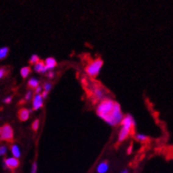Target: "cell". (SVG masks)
I'll return each mask as SVG.
<instances>
[{
  "instance_id": "1",
  "label": "cell",
  "mask_w": 173,
  "mask_h": 173,
  "mask_svg": "<svg viewBox=\"0 0 173 173\" xmlns=\"http://www.w3.org/2000/svg\"><path fill=\"white\" fill-rule=\"evenodd\" d=\"M97 115L110 125H117L121 123L123 113L120 105L111 99L103 100L96 109Z\"/></svg>"
},
{
  "instance_id": "2",
  "label": "cell",
  "mask_w": 173,
  "mask_h": 173,
  "mask_svg": "<svg viewBox=\"0 0 173 173\" xmlns=\"http://www.w3.org/2000/svg\"><path fill=\"white\" fill-rule=\"evenodd\" d=\"M103 62L102 58H96V59L93 60L86 67V73L88 74V75H89L90 77H93V78L97 76L100 73L102 66H103Z\"/></svg>"
},
{
  "instance_id": "3",
  "label": "cell",
  "mask_w": 173,
  "mask_h": 173,
  "mask_svg": "<svg viewBox=\"0 0 173 173\" xmlns=\"http://www.w3.org/2000/svg\"><path fill=\"white\" fill-rule=\"evenodd\" d=\"M0 140L12 142L13 140V130L11 125L5 124L2 127V132L0 134Z\"/></svg>"
},
{
  "instance_id": "4",
  "label": "cell",
  "mask_w": 173,
  "mask_h": 173,
  "mask_svg": "<svg viewBox=\"0 0 173 173\" xmlns=\"http://www.w3.org/2000/svg\"><path fill=\"white\" fill-rule=\"evenodd\" d=\"M122 124V127L129 130L131 133L133 132L134 131V126H135V121L132 118V117L131 115H126L123 117V119L121 121Z\"/></svg>"
},
{
  "instance_id": "5",
  "label": "cell",
  "mask_w": 173,
  "mask_h": 173,
  "mask_svg": "<svg viewBox=\"0 0 173 173\" xmlns=\"http://www.w3.org/2000/svg\"><path fill=\"white\" fill-rule=\"evenodd\" d=\"M4 164H5V166L6 168L13 170V169H16L17 167L20 165V161L14 157H9L4 161Z\"/></svg>"
},
{
  "instance_id": "6",
  "label": "cell",
  "mask_w": 173,
  "mask_h": 173,
  "mask_svg": "<svg viewBox=\"0 0 173 173\" xmlns=\"http://www.w3.org/2000/svg\"><path fill=\"white\" fill-rule=\"evenodd\" d=\"M43 106V98L41 95H35L33 98V109L37 110Z\"/></svg>"
},
{
  "instance_id": "7",
  "label": "cell",
  "mask_w": 173,
  "mask_h": 173,
  "mask_svg": "<svg viewBox=\"0 0 173 173\" xmlns=\"http://www.w3.org/2000/svg\"><path fill=\"white\" fill-rule=\"evenodd\" d=\"M43 63H44V66H45V68H46L47 71L53 69L55 66H57V61H56L55 58H46L45 62H43Z\"/></svg>"
},
{
  "instance_id": "8",
  "label": "cell",
  "mask_w": 173,
  "mask_h": 173,
  "mask_svg": "<svg viewBox=\"0 0 173 173\" xmlns=\"http://www.w3.org/2000/svg\"><path fill=\"white\" fill-rule=\"evenodd\" d=\"M130 134H131V132H130L129 130H127V129L122 127L121 130H120V132L118 133V141L121 142V141L124 140Z\"/></svg>"
},
{
  "instance_id": "9",
  "label": "cell",
  "mask_w": 173,
  "mask_h": 173,
  "mask_svg": "<svg viewBox=\"0 0 173 173\" xmlns=\"http://www.w3.org/2000/svg\"><path fill=\"white\" fill-rule=\"evenodd\" d=\"M29 110L27 109H21L19 111V118L21 121H27L29 118Z\"/></svg>"
},
{
  "instance_id": "10",
  "label": "cell",
  "mask_w": 173,
  "mask_h": 173,
  "mask_svg": "<svg viewBox=\"0 0 173 173\" xmlns=\"http://www.w3.org/2000/svg\"><path fill=\"white\" fill-rule=\"evenodd\" d=\"M108 170H109V165H108L107 162H105V161L100 163L97 166V169H96L98 173H106Z\"/></svg>"
},
{
  "instance_id": "11",
  "label": "cell",
  "mask_w": 173,
  "mask_h": 173,
  "mask_svg": "<svg viewBox=\"0 0 173 173\" xmlns=\"http://www.w3.org/2000/svg\"><path fill=\"white\" fill-rule=\"evenodd\" d=\"M34 71H36V72H38V73H42V74H44V73H46L47 72V70H46V68H45V66H44V63L42 62V61H39V62H37L35 65H34Z\"/></svg>"
},
{
  "instance_id": "12",
  "label": "cell",
  "mask_w": 173,
  "mask_h": 173,
  "mask_svg": "<svg viewBox=\"0 0 173 173\" xmlns=\"http://www.w3.org/2000/svg\"><path fill=\"white\" fill-rule=\"evenodd\" d=\"M11 151H12V154H13V156L14 158L18 159L19 157H20V149L19 148V146L16 145V144H14V145H13L11 147Z\"/></svg>"
},
{
  "instance_id": "13",
  "label": "cell",
  "mask_w": 173,
  "mask_h": 173,
  "mask_svg": "<svg viewBox=\"0 0 173 173\" xmlns=\"http://www.w3.org/2000/svg\"><path fill=\"white\" fill-rule=\"evenodd\" d=\"M104 95V91L101 88V87H97L94 88V96L97 99H102Z\"/></svg>"
},
{
  "instance_id": "14",
  "label": "cell",
  "mask_w": 173,
  "mask_h": 173,
  "mask_svg": "<svg viewBox=\"0 0 173 173\" xmlns=\"http://www.w3.org/2000/svg\"><path fill=\"white\" fill-rule=\"evenodd\" d=\"M28 86L30 88H36L37 87H39V81L35 78H31L29 81H28Z\"/></svg>"
},
{
  "instance_id": "15",
  "label": "cell",
  "mask_w": 173,
  "mask_h": 173,
  "mask_svg": "<svg viewBox=\"0 0 173 173\" xmlns=\"http://www.w3.org/2000/svg\"><path fill=\"white\" fill-rule=\"evenodd\" d=\"M30 72H31L30 67H28V66H25L23 68H21V70H20V74H21L22 78H27V77L29 75Z\"/></svg>"
},
{
  "instance_id": "16",
  "label": "cell",
  "mask_w": 173,
  "mask_h": 173,
  "mask_svg": "<svg viewBox=\"0 0 173 173\" xmlns=\"http://www.w3.org/2000/svg\"><path fill=\"white\" fill-rule=\"evenodd\" d=\"M8 52H9V49L7 47L0 48V59H4L5 58H6Z\"/></svg>"
},
{
  "instance_id": "17",
  "label": "cell",
  "mask_w": 173,
  "mask_h": 173,
  "mask_svg": "<svg viewBox=\"0 0 173 173\" xmlns=\"http://www.w3.org/2000/svg\"><path fill=\"white\" fill-rule=\"evenodd\" d=\"M135 138H136V140H138L139 141H141V142L147 141V140H148V136H146V135H144V134H140V133H138V134H136Z\"/></svg>"
},
{
  "instance_id": "18",
  "label": "cell",
  "mask_w": 173,
  "mask_h": 173,
  "mask_svg": "<svg viewBox=\"0 0 173 173\" xmlns=\"http://www.w3.org/2000/svg\"><path fill=\"white\" fill-rule=\"evenodd\" d=\"M40 61V59H39V57L37 56V55H35V54H34L31 56V58L29 59V62H30V64H32V65H35L37 62H39Z\"/></svg>"
},
{
  "instance_id": "19",
  "label": "cell",
  "mask_w": 173,
  "mask_h": 173,
  "mask_svg": "<svg viewBox=\"0 0 173 173\" xmlns=\"http://www.w3.org/2000/svg\"><path fill=\"white\" fill-rule=\"evenodd\" d=\"M39 119H36V120H34L32 124V128H33L34 131H37L38 130V128H39Z\"/></svg>"
},
{
  "instance_id": "20",
  "label": "cell",
  "mask_w": 173,
  "mask_h": 173,
  "mask_svg": "<svg viewBox=\"0 0 173 173\" xmlns=\"http://www.w3.org/2000/svg\"><path fill=\"white\" fill-rule=\"evenodd\" d=\"M51 87H52V84H51V83H49V82L44 83V86H43L44 91H46V92H49V91L51 89Z\"/></svg>"
},
{
  "instance_id": "21",
  "label": "cell",
  "mask_w": 173,
  "mask_h": 173,
  "mask_svg": "<svg viewBox=\"0 0 173 173\" xmlns=\"http://www.w3.org/2000/svg\"><path fill=\"white\" fill-rule=\"evenodd\" d=\"M6 151H7V148L5 146H1L0 147V157L4 156L6 154Z\"/></svg>"
},
{
  "instance_id": "22",
  "label": "cell",
  "mask_w": 173,
  "mask_h": 173,
  "mask_svg": "<svg viewBox=\"0 0 173 173\" xmlns=\"http://www.w3.org/2000/svg\"><path fill=\"white\" fill-rule=\"evenodd\" d=\"M36 171H37V164H36V162H34L30 173H36Z\"/></svg>"
},
{
  "instance_id": "23",
  "label": "cell",
  "mask_w": 173,
  "mask_h": 173,
  "mask_svg": "<svg viewBox=\"0 0 173 173\" xmlns=\"http://www.w3.org/2000/svg\"><path fill=\"white\" fill-rule=\"evenodd\" d=\"M6 74V70L5 68H0V80Z\"/></svg>"
},
{
  "instance_id": "24",
  "label": "cell",
  "mask_w": 173,
  "mask_h": 173,
  "mask_svg": "<svg viewBox=\"0 0 173 173\" xmlns=\"http://www.w3.org/2000/svg\"><path fill=\"white\" fill-rule=\"evenodd\" d=\"M32 95H33L32 91H28V92L27 93L26 96H25V99H26V100H30V99L32 98Z\"/></svg>"
},
{
  "instance_id": "25",
  "label": "cell",
  "mask_w": 173,
  "mask_h": 173,
  "mask_svg": "<svg viewBox=\"0 0 173 173\" xmlns=\"http://www.w3.org/2000/svg\"><path fill=\"white\" fill-rule=\"evenodd\" d=\"M41 87H37L36 88H35V94L36 95H41Z\"/></svg>"
},
{
  "instance_id": "26",
  "label": "cell",
  "mask_w": 173,
  "mask_h": 173,
  "mask_svg": "<svg viewBox=\"0 0 173 173\" xmlns=\"http://www.w3.org/2000/svg\"><path fill=\"white\" fill-rule=\"evenodd\" d=\"M11 101H12V97L11 96H8V97L4 99V103H10Z\"/></svg>"
},
{
  "instance_id": "27",
  "label": "cell",
  "mask_w": 173,
  "mask_h": 173,
  "mask_svg": "<svg viewBox=\"0 0 173 173\" xmlns=\"http://www.w3.org/2000/svg\"><path fill=\"white\" fill-rule=\"evenodd\" d=\"M41 97L42 98H46L47 97V96H48V92H46V91H43V92H41Z\"/></svg>"
},
{
  "instance_id": "28",
  "label": "cell",
  "mask_w": 173,
  "mask_h": 173,
  "mask_svg": "<svg viewBox=\"0 0 173 173\" xmlns=\"http://www.w3.org/2000/svg\"><path fill=\"white\" fill-rule=\"evenodd\" d=\"M48 77H49V78H53V77H54V73L51 72V71H49V73H48Z\"/></svg>"
},
{
  "instance_id": "29",
  "label": "cell",
  "mask_w": 173,
  "mask_h": 173,
  "mask_svg": "<svg viewBox=\"0 0 173 173\" xmlns=\"http://www.w3.org/2000/svg\"><path fill=\"white\" fill-rule=\"evenodd\" d=\"M132 146L131 145V146H130V148H128V151H127V153H128V154H130V153L132 152Z\"/></svg>"
},
{
  "instance_id": "30",
  "label": "cell",
  "mask_w": 173,
  "mask_h": 173,
  "mask_svg": "<svg viewBox=\"0 0 173 173\" xmlns=\"http://www.w3.org/2000/svg\"><path fill=\"white\" fill-rule=\"evenodd\" d=\"M120 173H128V171H127V170H124V171H122Z\"/></svg>"
},
{
  "instance_id": "31",
  "label": "cell",
  "mask_w": 173,
  "mask_h": 173,
  "mask_svg": "<svg viewBox=\"0 0 173 173\" xmlns=\"http://www.w3.org/2000/svg\"><path fill=\"white\" fill-rule=\"evenodd\" d=\"M1 132H2V127H0V134H1Z\"/></svg>"
}]
</instances>
